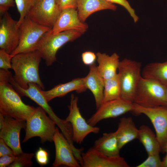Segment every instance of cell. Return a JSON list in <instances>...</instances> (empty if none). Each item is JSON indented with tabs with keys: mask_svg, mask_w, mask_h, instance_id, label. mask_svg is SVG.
<instances>
[{
	"mask_svg": "<svg viewBox=\"0 0 167 167\" xmlns=\"http://www.w3.org/2000/svg\"><path fill=\"white\" fill-rule=\"evenodd\" d=\"M78 100L77 96L74 94H71L70 104L68 106L69 113L65 120L71 126L73 142L81 144L88 134L91 133L97 134L100 129L89 125L86 121L80 112L78 105Z\"/></svg>",
	"mask_w": 167,
	"mask_h": 167,
	"instance_id": "obj_8",
	"label": "cell"
},
{
	"mask_svg": "<svg viewBox=\"0 0 167 167\" xmlns=\"http://www.w3.org/2000/svg\"><path fill=\"white\" fill-rule=\"evenodd\" d=\"M166 87V98L167 102V86Z\"/></svg>",
	"mask_w": 167,
	"mask_h": 167,
	"instance_id": "obj_40",
	"label": "cell"
},
{
	"mask_svg": "<svg viewBox=\"0 0 167 167\" xmlns=\"http://www.w3.org/2000/svg\"><path fill=\"white\" fill-rule=\"evenodd\" d=\"M51 30L43 36L36 49L47 66H51L56 61L57 53L62 46L68 42L73 41L85 32L78 30H70L53 34Z\"/></svg>",
	"mask_w": 167,
	"mask_h": 167,
	"instance_id": "obj_4",
	"label": "cell"
},
{
	"mask_svg": "<svg viewBox=\"0 0 167 167\" xmlns=\"http://www.w3.org/2000/svg\"><path fill=\"white\" fill-rule=\"evenodd\" d=\"M15 2L14 0H0V14L2 16L11 7L15 6Z\"/></svg>",
	"mask_w": 167,
	"mask_h": 167,
	"instance_id": "obj_36",
	"label": "cell"
},
{
	"mask_svg": "<svg viewBox=\"0 0 167 167\" xmlns=\"http://www.w3.org/2000/svg\"><path fill=\"white\" fill-rule=\"evenodd\" d=\"M56 1L61 10L69 8L77 9L78 0H56Z\"/></svg>",
	"mask_w": 167,
	"mask_h": 167,
	"instance_id": "obj_33",
	"label": "cell"
},
{
	"mask_svg": "<svg viewBox=\"0 0 167 167\" xmlns=\"http://www.w3.org/2000/svg\"><path fill=\"white\" fill-rule=\"evenodd\" d=\"M93 148L109 156H120V149L115 132L104 133L95 141Z\"/></svg>",
	"mask_w": 167,
	"mask_h": 167,
	"instance_id": "obj_23",
	"label": "cell"
},
{
	"mask_svg": "<svg viewBox=\"0 0 167 167\" xmlns=\"http://www.w3.org/2000/svg\"><path fill=\"white\" fill-rule=\"evenodd\" d=\"M142 77L155 80L167 86V61L163 62H152L144 66Z\"/></svg>",
	"mask_w": 167,
	"mask_h": 167,
	"instance_id": "obj_25",
	"label": "cell"
},
{
	"mask_svg": "<svg viewBox=\"0 0 167 167\" xmlns=\"http://www.w3.org/2000/svg\"><path fill=\"white\" fill-rule=\"evenodd\" d=\"M35 157L37 162L41 166L46 165L49 161L48 153L41 147H39L36 152Z\"/></svg>",
	"mask_w": 167,
	"mask_h": 167,
	"instance_id": "obj_32",
	"label": "cell"
},
{
	"mask_svg": "<svg viewBox=\"0 0 167 167\" xmlns=\"http://www.w3.org/2000/svg\"><path fill=\"white\" fill-rule=\"evenodd\" d=\"M83 167H129L124 159L120 156H107L93 147L82 152Z\"/></svg>",
	"mask_w": 167,
	"mask_h": 167,
	"instance_id": "obj_16",
	"label": "cell"
},
{
	"mask_svg": "<svg viewBox=\"0 0 167 167\" xmlns=\"http://www.w3.org/2000/svg\"><path fill=\"white\" fill-rule=\"evenodd\" d=\"M117 6L106 0H78L77 10L79 18L84 22L94 13L104 10L116 11Z\"/></svg>",
	"mask_w": 167,
	"mask_h": 167,
	"instance_id": "obj_21",
	"label": "cell"
},
{
	"mask_svg": "<svg viewBox=\"0 0 167 167\" xmlns=\"http://www.w3.org/2000/svg\"><path fill=\"white\" fill-rule=\"evenodd\" d=\"M132 112L136 114H143L149 119L155 130L161 151L163 152L167 142V107L161 106L147 108L134 103Z\"/></svg>",
	"mask_w": 167,
	"mask_h": 167,
	"instance_id": "obj_9",
	"label": "cell"
},
{
	"mask_svg": "<svg viewBox=\"0 0 167 167\" xmlns=\"http://www.w3.org/2000/svg\"><path fill=\"white\" fill-rule=\"evenodd\" d=\"M6 155H15L12 149L2 139L0 138V157Z\"/></svg>",
	"mask_w": 167,
	"mask_h": 167,
	"instance_id": "obj_35",
	"label": "cell"
},
{
	"mask_svg": "<svg viewBox=\"0 0 167 167\" xmlns=\"http://www.w3.org/2000/svg\"><path fill=\"white\" fill-rule=\"evenodd\" d=\"M88 28V25L79 19L77 10L69 8L62 10L51 32L53 34L70 30L85 32Z\"/></svg>",
	"mask_w": 167,
	"mask_h": 167,
	"instance_id": "obj_17",
	"label": "cell"
},
{
	"mask_svg": "<svg viewBox=\"0 0 167 167\" xmlns=\"http://www.w3.org/2000/svg\"><path fill=\"white\" fill-rule=\"evenodd\" d=\"M96 58V54L91 51H85L82 54V61L85 65H87L90 66L95 63Z\"/></svg>",
	"mask_w": 167,
	"mask_h": 167,
	"instance_id": "obj_34",
	"label": "cell"
},
{
	"mask_svg": "<svg viewBox=\"0 0 167 167\" xmlns=\"http://www.w3.org/2000/svg\"><path fill=\"white\" fill-rule=\"evenodd\" d=\"M162 167H167V154L162 161Z\"/></svg>",
	"mask_w": 167,
	"mask_h": 167,
	"instance_id": "obj_38",
	"label": "cell"
},
{
	"mask_svg": "<svg viewBox=\"0 0 167 167\" xmlns=\"http://www.w3.org/2000/svg\"><path fill=\"white\" fill-rule=\"evenodd\" d=\"M61 11L56 0H36L27 16L38 24L52 28Z\"/></svg>",
	"mask_w": 167,
	"mask_h": 167,
	"instance_id": "obj_10",
	"label": "cell"
},
{
	"mask_svg": "<svg viewBox=\"0 0 167 167\" xmlns=\"http://www.w3.org/2000/svg\"><path fill=\"white\" fill-rule=\"evenodd\" d=\"M138 139L144 147L148 155L159 154L161 152L156 135L148 126L142 125L140 127Z\"/></svg>",
	"mask_w": 167,
	"mask_h": 167,
	"instance_id": "obj_24",
	"label": "cell"
},
{
	"mask_svg": "<svg viewBox=\"0 0 167 167\" xmlns=\"http://www.w3.org/2000/svg\"><path fill=\"white\" fill-rule=\"evenodd\" d=\"M9 81L20 96L27 97L34 101L45 111L57 125L61 123L62 119L58 118L54 112L43 95L42 92V89L37 84L30 83L28 84L27 88H24L15 82L12 74L10 77Z\"/></svg>",
	"mask_w": 167,
	"mask_h": 167,
	"instance_id": "obj_15",
	"label": "cell"
},
{
	"mask_svg": "<svg viewBox=\"0 0 167 167\" xmlns=\"http://www.w3.org/2000/svg\"><path fill=\"white\" fill-rule=\"evenodd\" d=\"M133 103L147 108L167 107L165 86L155 80L142 77L135 91Z\"/></svg>",
	"mask_w": 167,
	"mask_h": 167,
	"instance_id": "obj_3",
	"label": "cell"
},
{
	"mask_svg": "<svg viewBox=\"0 0 167 167\" xmlns=\"http://www.w3.org/2000/svg\"><path fill=\"white\" fill-rule=\"evenodd\" d=\"M18 21L13 19L7 11L0 17V48L10 54L16 49L19 42Z\"/></svg>",
	"mask_w": 167,
	"mask_h": 167,
	"instance_id": "obj_12",
	"label": "cell"
},
{
	"mask_svg": "<svg viewBox=\"0 0 167 167\" xmlns=\"http://www.w3.org/2000/svg\"><path fill=\"white\" fill-rule=\"evenodd\" d=\"M34 154L32 153L23 152L16 155L15 161L8 167H29L32 165V159Z\"/></svg>",
	"mask_w": 167,
	"mask_h": 167,
	"instance_id": "obj_28",
	"label": "cell"
},
{
	"mask_svg": "<svg viewBox=\"0 0 167 167\" xmlns=\"http://www.w3.org/2000/svg\"><path fill=\"white\" fill-rule=\"evenodd\" d=\"M121 94V87L118 73L114 77L104 80L103 103L120 98Z\"/></svg>",
	"mask_w": 167,
	"mask_h": 167,
	"instance_id": "obj_26",
	"label": "cell"
},
{
	"mask_svg": "<svg viewBox=\"0 0 167 167\" xmlns=\"http://www.w3.org/2000/svg\"><path fill=\"white\" fill-rule=\"evenodd\" d=\"M141 62L124 58L119 62L118 73L121 90V98L134 102L135 91L142 77Z\"/></svg>",
	"mask_w": 167,
	"mask_h": 167,
	"instance_id": "obj_6",
	"label": "cell"
},
{
	"mask_svg": "<svg viewBox=\"0 0 167 167\" xmlns=\"http://www.w3.org/2000/svg\"><path fill=\"white\" fill-rule=\"evenodd\" d=\"M133 109L134 103L121 98L108 101L103 102L87 121L89 125L95 126L102 120L116 118L127 112L132 111Z\"/></svg>",
	"mask_w": 167,
	"mask_h": 167,
	"instance_id": "obj_11",
	"label": "cell"
},
{
	"mask_svg": "<svg viewBox=\"0 0 167 167\" xmlns=\"http://www.w3.org/2000/svg\"><path fill=\"white\" fill-rule=\"evenodd\" d=\"M89 66V72L84 77L85 85L86 88L92 93L97 109L103 103L104 80L99 73L95 63Z\"/></svg>",
	"mask_w": 167,
	"mask_h": 167,
	"instance_id": "obj_18",
	"label": "cell"
},
{
	"mask_svg": "<svg viewBox=\"0 0 167 167\" xmlns=\"http://www.w3.org/2000/svg\"><path fill=\"white\" fill-rule=\"evenodd\" d=\"M42 59L37 50L18 54L12 57V69L15 82L21 87L27 88L28 84L34 83L42 89L44 86L39 75V66Z\"/></svg>",
	"mask_w": 167,
	"mask_h": 167,
	"instance_id": "obj_2",
	"label": "cell"
},
{
	"mask_svg": "<svg viewBox=\"0 0 167 167\" xmlns=\"http://www.w3.org/2000/svg\"><path fill=\"white\" fill-rule=\"evenodd\" d=\"M12 57L3 49H0V68L5 70L12 68Z\"/></svg>",
	"mask_w": 167,
	"mask_h": 167,
	"instance_id": "obj_31",
	"label": "cell"
},
{
	"mask_svg": "<svg viewBox=\"0 0 167 167\" xmlns=\"http://www.w3.org/2000/svg\"><path fill=\"white\" fill-rule=\"evenodd\" d=\"M26 121L5 116L4 123L0 128V138L2 139L12 149L15 155L23 152L20 142V134L25 129Z\"/></svg>",
	"mask_w": 167,
	"mask_h": 167,
	"instance_id": "obj_14",
	"label": "cell"
},
{
	"mask_svg": "<svg viewBox=\"0 0 167 167\" xmlns=\"http://www.w3.org/2000/svg\"><path fill=\"white\" fill-rule=\"evenodd\" d=\"M115 132L121 149L128 143L138 139L139 129L131 117H124L120 118L118 128Z\"/></svg>",
	"mask_w": 167,
	"mask_h": 167,
	"instance_id": "obj_22",
	"label": "cell"
},
{
	"mask_svg": "<svg viewBox=\"0 0 167 167\" xmlns=\"http://www.w3.org/2000/svg\"><path fill=\"white\" fill-rule=\"evenodd\" d=\"M19 28V44L10 54L12 58L19 53L36 50L42 37L52 29L35 22L27 16Z\"/></svg>",
	"mask_w": 167,
	"mask_h": 167,
	"instance_id": "obj_7",
	"label": "cell"
},
{
	"mask_svg": "<svg viewBox=\"0 0 167 167\" xmlns=\"http://www.w3.org/2000/svg\"><path fill=\"white\" fill-rule=\"evenodd\" d=\"M87 89L84 77L75 78L67 83L59 84L48 91L42 90V92L49 102L56 97L63 96L71 92L75 91L80 93Z\"/></svg>",
	"mask_w": 167,
	"mask_h": 167,
	"instance_id": "obj_19",
	"label": "cell"
},
{
	"mask_svg": "<svg viewBox=\"0 0 167 167\" xmlns=\"http://www.w3.org/2000/svg\"><path fill=\"white\" fill-rule=\"evenodd\" d=\"M53 140L55 151V160L52 165L53 167L62 165L70 167L81 166L75 157L70 143L57 127Z\"/></svg>",
	"mask_w": 167,
	"mask_h": 167,
	"instance_id": "obj_13",
	"label": "cell"
},
{
	"mask_svg": "<svg viewBox=\"0 0 167 167\" xmlns=\"http://www.w3.org/2000/svg\"><path fill=\"white\" fill-rule=\"evenodd\" d=\"M41 107L36 109L26 121L25 134L23 142H26L35 137L40 138L42 143L53 141L56 124Z\"/></svg>",
	"mask_w": 167,
	"mask_h": 167,
	"instance_id": "obj_5",
	"label": "cell"
},
{
	"mask_svg": "<svg viewBox=\"0 0 167 167\" xmlns=\"http://www.w3.org/2000/svg\"><path fill=\"white\" fill-rule=\"evenodd\" d=\"M98 66L97 70L104 80L111 78L117 74L119 62V57L113 53L110 56L105 53L98 52L96 54Z\"/></svg>",
	"mask_w": 167,
	"mask_h": 167,
	"instance_id": "obj_20",
	"label": "cell"
},
{
	"mask_svg": "<svg viewBox=\"0 0 167 167\" xmlns=\"http://www.w3.org/2000/svg\"><path fill=\"white\" fill-rule=\"evenodd\" d=\"M36 0H15L20 17L17 25L19 27L24 22L29 11L35 5Z\"/></svg>",
	"mask_w": 167,
	"mask_h": 167,
	"instance_id": "obj_27",
	"label": "cell"
},
{
	"mask_svg": "<svg viewBox=\"0 0 167 167\" xmlns=\"http://www.w3.org/2000/svg\"><path fill=\"white\" fill-rule=\"evenodd\" d=\"M16 157V155H6L0 157V167H8L15 161Z\"/></svg>",
	"mask_w": 167,
	"mask_h": 167,
	"instance_id": "obj_37",
	"label": "cell"
},
{
	"mask_svg": "<svg viewBox=\"0 0 167 167\" xmlns=\"http://www.w3.org/2000/svg\"><path fill=\"white\" fill-rule=\"evenodd\" d=\"M136 167H162V162L159 154L148 155L146 160Z\"/></svg>",
	"mask_w": 167,
	"mask_h": 167,
	"instance_id": "obj_29",
	"label": "cell"
},
{
	"mask_svg": "<svg viewBox=\"0 0 167 167\" xmlns=\"http://www.w3.org/2000/svg\"><path fill=\"white\" fill-rule=\"evenodd\" d=\"M110 3L119 4L126 9L132 18L135 23H136L139 19L138 16L136 14L135 10L130 4L127 0H106Z\"/></svg>",
	"mask_w": 167,
	"mask_h": 167,
	"instance_id": "obj_30",
	"label": "cell"
},
{
	"mask_svg": "<svg viewBox=\"0 0 167 167\" xmlns=\"http://www.w3.org/2000/svg\"><path fill=\"white\" fill-rule=\"evenodd\" d=\"M11 73L0 69V113L5 117L26 121L36 108L25 104L9 81Z\"/></svg>",
	"mask_w": 167,
	"mask_h": 167,
	"instance_id": "obj_1",
	"label": "cell"
},
{
	"mask_svg": "<svg viewBox=\"0 0 167 167\" xmlns=\"http://www.w3.org/2000/svg\"><path fill=\"white\" fill-rule=\"evenodd\" d=\"M163 152H165L167 154V142L164 147Z\"/></svg>",
	"mask_w": 167,
	"mask_h": 167,
	"instance_id": "obj_39",
	"label": "cell"
}]
</instances>
